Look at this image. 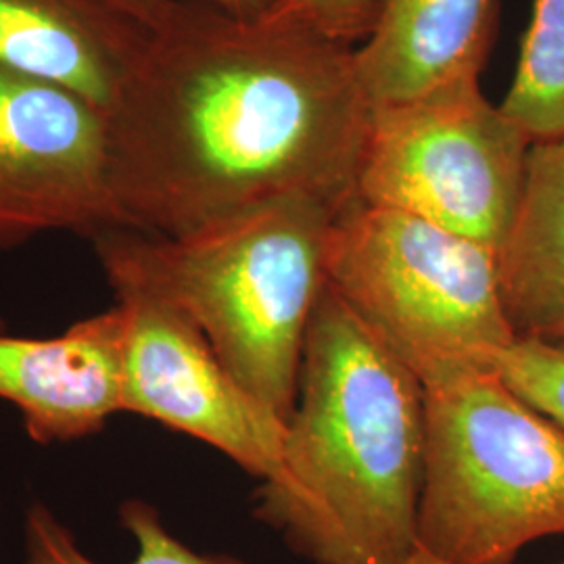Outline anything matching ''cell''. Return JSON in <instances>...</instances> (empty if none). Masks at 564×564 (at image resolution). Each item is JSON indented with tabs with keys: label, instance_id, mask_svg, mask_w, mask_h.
<instances>
[{
	"label": "cell",
	"instance_id": "cell-15",
	"mask_svg": "<svg viewBox=\"0 0 564 564\" xmlns=\"http://www.w3.org/2000/svg\"><path fill=\"white\" fill-rule=\"evenodd\" d=\"M491 368L521 400L564 431V343L517 339Z\"/></svg>",
	"mask_w": 564,
	"mask_h": 564
},
{
	"label": "cell",
	"instance_id": "cell-2",
	"mask_svg": "<svg viewBox=\"0 0 564 564\" xmlns=\"http://www.w3.org/2000/svg\"><path fill=\"white\" fill-rule=\"evenodd\" d=\"M423 466V383L326 282L256 519L312 564H403L416 550Z\"/></svg>",
	"mask_w": 564,
	"mask_h": 564
},
{
	"label": "cell",
	"instance_id": "cell-12",
	"mask_svg": "<svg viewBox=\"0 0 564 564\" xmlns=\"http://www.w3.org/2000/svg\"><path fill=\"white\" fill-rule=\"evenodd\" d=\"M498 281L517 339L564 343V139L531 147L521 205L498 251Z\"/></svg>",
	"mask_w": 564,
	"mask_h": 564
},
{
	"label": "cell",
	"instance_id": "cell-19",
	"mask_svg": "<svg viewBox=\"0 0 564 564\" xmlns=\"http://www.w3.org/2000/svg\"><path fill=\"white\" fill-rule=\"evenodd\" d=\"M0 330H4V323L2 321H0Z\"/></svg>",
	"mask_w": 564,
	"mask_h": 564
},
{
	"label": "cell",
	"instance_id": "cell-9",
	"mask_svg": "<svg viewBox=\"0 0 564 564\" xmlns=\"http://www.w3.org/2000/svg\"><path fill=\"white\" fill-rule=\"evenodd\" d=\"M121 345L118 302L55 337H9L0 330V400L20 410L36 444L88 440L121 414Z\"/></svg>",
	"mask_w": 564,
	"mask_h": 564
},
{
	"label": "cell",
	"instance_id": "cell-17",
	"mask_svg": "<svg viewBox=\"0 0 564 564\" xmlns=\"http://www.w3.org/2000/svg\"><path fill=\"white\" fill-rule=\"evenodd\" d=\"M123 2L132 7L137 13H141L142 18H147L153 9L162 7L170 0H123ZM202 2H207L237 20L258 21L268 18L281 0H202Z\"/></svg>",
	"mask_w": 564,
	"mask_h": 564
},
{
	"label": "cell",
	"instance_id": "cell-1",
	"mask_svg": "<svg viewBox=\"0 0 564 564\" xmlns=\"http://www.w3.org/2000/svg\"><path fill=\"white\" fill-rule=\"evenodd\" d=\"M107 111L120 228L184 237L289 195L345 205L368 102L354 46L170 0Z\"/></svg>",
	"mask_w": 564,
	"mask_h": 564
},
{
	"label": "cell",
	"instance_id": "cell-3",
	"mask_svg": "<svg viewBox=\"0 0 564 564\" xmlns=\"http://www.w3.org/2000/svg\"><path fill=\"white\" fill-rule=\"evenodd\" d=\"M341 209L289 195L184 237L118 226L90 242L111 291L141 289L174 303L242 389L289 423Z\"/></svg>",
	"mask_w": 564,
	"mask_h": 564
},
{
	"label": "cell",
	"instance_id": "cell-4",
	"mask_svg": "<svg viewBox=\"0 0 564 564\" xmlns=\"http://www.w3.org/2000/svg\"><path fill=\"white\" fill-rule=\"evenodd\" d=\"M424 387L416 547L445 564H512L564 535V431L494 368Z\"/></svg>",
	"mask_w": 564,
	"mask_h": 564
},
{
	"label": "cell",
	"instance_id": "cell-7",
	"mask_svg": "<svg viewBox=\"0 0 564 564\" xmlns=\"http://www.w3.org/2000/svg\"><path fill=\"white\" fill-rule=\"evenodd\" d=\"M121 226L109 116L57 84L0 72V251Z\"/></svg>",
	"mask_w": 564,
	"mask_h": 564
},
{
	"label": "cell",
	"instance_id": "cell-5",
	"mask_svg": "<svg viewBox=\"0 0 564 564\" xmlns=\"http://www.w3.org/2000/svg\"><path fill=\"white\" fill-rule=\"evenodd\" d=\"M328 286L421 383L491 360L517 341L498 253L435 224L354 197L333 226Z\"/></svg>",
	"mask_w": 564,
	"mask_h": 564
},
{
	"label": "cell",
	"instance_id": "cell-10",
	"mask_svg": "<svg viewBox=\"0 0 564 564\" xmlns=\"http://www.w3.org/2000/svg\"><path fill=\"white\" fill-rule=\"evenodd\" d=\"M149 34L123 0H0V72L111 109Z\"/></svg>",
	"mask_w": 564,
	"mask_h": 564
},
{
	"label": "cell",
	"instance_id": "cell-13",
	"mask_svg": "<svg viewBox=\"0 0 564 564\" xmlns=\"http://www.w3.org/2000/svg\"><path fill=\"white\" fill-rule=\"evenodd\" d=\"M120 524L134 538L137 556L128 564H245L223 552H197L181 542L163 523L160 510L132 498L118 508ZM23 564H101L78 544L74 531L42 502L25 510Z\"/></svg>",
	"mask_w": 564,
	"mask_h": 564
},
{
	"label": "cell",
	"instance_id": "cell-8",
	"mask_svg": "<svg viewBox=\"0 0 564 564\" xmlns=\"http://www.w3.org/2000/svg\"><path fill=\"white\" fill-rule=\"evenodd\" d=\"M123 310L121 414H137L218 449L265 481L281 468L286 423L226 370L202 328L174 303L113 289Z\"/></svg>",
	"mask_w": 564,
	"mask_h": 564
},
{
	"label": "cell",
	"instance_id": "cell-6",
	"mask_svg": "<svg viewBox=\"0 0 564 564\" xmlns=\"http://www.w3.org/2000/svg\"><path fill=\"white\" fill-rule=\"evenodd\" d=\"M481 78L370 107L356 197L502 249L517 218L533 141L489 101Z\"/></svg>",
	"mask_w": 564,
	"mask_h": 564
},
{
	"label": "cell",
	"instance_id": "cell-16",
	"mask_svg": "<svg viewBox=\"0 0 564 564\" xmlns=\"http://www.w3.org/2000/svg\"><path fill=\"white\" fill-rule=\"evenodd\" d=\"M381 0H281L268 18L307 25L326 39L356 46L370 34Z\"/></svg>",
	"mask_w": 564,
	"mask_h": 564
},
{
	"label": "cell",
	"instance_id": "cell-18",
	"mask_svg": "<svg viewBox=\"0 0 564 564\" xmlns=\"http://www.w3.org/2000/svg\"><path fill=\"white\" fill-rule=\"evenodd\" d=\"M403 564H445V563H440V561H435V558H431V556H429V554H424L423 550H419V547H416V550H414V552H412V554H410V558H408V561H405V563H403Z\"/></svg>",
	"mask_w": 564,
	"mask_h": 564
},
{
	"label": "cell",
	"instance_id": "cell-14",
	"mask_svg": "<svg viewBox=\"0 0 564 564\" xmlns=\"http://www.w3.org/2000/svg\"><path fill=\"white\" fill-rule=\"evenodd\" d=\"M500 107L533 144L564 139V0H535Z\"/></svg>",
	"mask_w": 564,
	"mask_h": 564
},
{
	"label": "cell",
	"instance_id": "cell-11",
	"mask_svg": "<svg viewBox=\"0 0 564 564\" xmlns=\"http://www.w3.org/2000/svg\"><path fill=\"white\" fill-rule=\"evenodd\" d=\"M500 0H381L370 34L354 46L368 107L421 97L447 82L481 78Z\"/></svg>",
	"mask_w": 564,
	"mask_h": 564
}]
</instances>
